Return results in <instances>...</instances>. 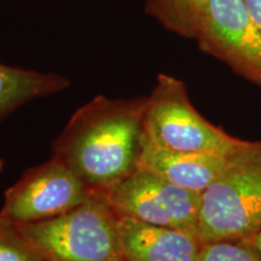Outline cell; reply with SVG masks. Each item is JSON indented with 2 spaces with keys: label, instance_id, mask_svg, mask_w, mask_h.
<instances>
[{
  "label": "cell",
  "instance_id": "9a60e30c",
  "mask_svg": "<svg viewBox=\"0 0 261 261\" xmlns=\"http://www.w3.org/2000/svg\"><path fill=\"white\" fill-rule=\"evenodd\" d=\"M242 241H244V242L249 244V246H252L254 249L257 250V252L260 253V255H261V231L255 234H253V236L243 238Z\"/></svg>",
  "mask_w": 261,
  "mask_h": 261
},
{
  "label": "cell",
  "instance_id": "8fae6325",
  "mask_svg": "<svg viewBox=\"0 0 261 261\" xmlns=\"http://www.w3.org/2000/svg\"><path fill=\"white\" fill-rule=\"evenodd\" d=\"M208 0H146V14L167 31L194 39Z\"/></svg>",
  "mask_w": 261,
  "mask_h": 261
},
{
  "label": "cell",
  "instance_id": "7a4b0ae2",
  "mask_svg": "<svg viewBox=\"0 0 261 261\" xmlns=\"http://www.w3.org/2000/svg\"><path fill=\"white\" fill-rule=\"evenodd\" d=\"M261 231V140H242L219 177L201 194V243L243 240Z\"/></svg>",
  "mask_w": 261,
  "mask_h": 261
},
{
  "label": "cell",
  "instance_id": "8992f818",
  "mask_svg": "<svg viewBox=\"0 0 261 261\" xmlns=\"http://www.w3.org/2000/svg\"><path fill=\"white\" fill-rule=\"evenodd\" d=\"M92 191L56 158L25 171L4 194L0 218L14 225L57 218L85 203Z\"/></svg>",
  "mask_w": 261,
  "mask_h": 261
},
{
  "label": "cell",
  "instance_id": "7c38bea8",
  "mask_svg": "<svg viewBox=\"0 0 261 261\" xmlns=\"http://www.w3.org/2000/svg\"><path fill=\"white\" fill-rule=\"evenodd\" d=\"M0 261H41L17 225L0 218Z\"/></svg>",
  "mask_w": 261,
  "mask_h": 261
},
{
  "label": "cell",
  "instance_id": "52a82bcc",
  "mask_svg": "<svg viewBox=\"0 0 261 261\" xmlns=\"http://www.w3.org/2000/svg\"><path fill=\"white\" fill-rule=\"evenodd\" d=\"M195 40L205 54L261 87V32L242 0H208Z\"/></svg>",
  "mask_w": 261,
  "mask_h": 261
},
{
  "label": "cell",
  "instance_id": "5bb4252c",
  "mask_svg": "<svg viewBox=\"0 0 261 261\" xmlns=\"http://www.w3.org/2000/svg\"><path fill=\"white\" fill-rule=\"evenodd\" d=\"M248 14L261 32V0H242Z\"/></svg>",
  "mask_w": 261,
  "mask_h": 261
},
{
  "label": "cell",
  "instance_id": "30bf717a",
  "mask_svg": "<svg viewBox=\"0 0 261 261\" xmlns=\"http://www.w3.org/2000/svg\"><path fill=\"white\" fill-rule=\"evenodd\" d=\"M69 85L64 75L0 63V121L31 100L60 93Z\"/></svg>",
  "mask_w": 261,
  "mask_h": 261
},
{
  "label": "cell",
  "instance_id": "5b68a950",
  "mask_svg": "<svg viewBox=\"0 0 261 261\" xmlns=\"http://www.w3.org/2000/svg\"><path fill=\"white\" fill-rule=\"evenodd\" d=\"M102 194L117 217L178 228L196 236L200 192L179 188L137 168Z\"/></svg>",
  "mask_w": 261,
  "mask_h": 261
},
{
  "label": "cell",
  "instance_id": "2e32d148",
  "mask_svg": "<svg viewBox=\"0 0 261 261\" xmlns=\"http://www.w3.org/2000/svg\"><path fill=\"white\" fill-rule=\"evenodd\" d=\"M3 168H4V161H3V160L0 159V173L3 172Z\"/></svg>",
  "mask_w": 261,
  "mask_h": 261
},
{
  "label": "cell",
  "instance_id": "6da1fadb",
  "mask_svg": "<svg viewBox=\"0 0 261 261\" xmlns=\"http://www.w3.org/2000/svg\"><path fill=\"white\" fill-rule=\"evenodd\" d=\"M145 106L146 97H94L71 115L52 145V156L91 190L104 192L137 169Z\"/></svg>",
  "mask_w": 261,
  "mask_h": 261
},
{
  "label": "cell",
  "instance_id": "4fadbf2b",
  "mask_svg": "<svg viewBox=\"0 0 261 261\" xmlns=\"http://www.w3.org/2000/svg\"><path fill=\"white\" fill-rule=\"evenodd\" d=\"M197 261H261V255L242 240L202 243Z\"/></svg>",
  "mask_w": 261,
  "mask_h": 261
},
{
  "label": "cell",
  "instance_id": "ba28073f",
  "mask_svg": "<svg viewBox=\"0 0 261 261\" xmlns=\"http://www.w3.org/2000/svg\"><path fill=\"white\" fill-rule=\"evenodd\" d=\"M227 156L163 149L152 144L144 135L137 168L179 188L202 194L223 172Z\"/></svg>",
  "mask_w": 261,
  "mask_h": 261
},
{
  "label": "cell",
  "instance_id": "3957f363",
  "mask_svg": "<svg viewBox=\"0 0 261 261\" xmlns=\"http://www.w3.org/2000/svg\"><path fill=\"white\" fill-rule=\"evenodd\" d=\"M117 219L102 192L52 219L17 225L41 261H126Z\"/></svg>",
  "mask_w": 261,
  "mask_h": 261
},
{
  "label": "cell",
  "instance_id": "277c9868",
  "mask_svg": "<svg viewBox=\"0 0 261 261\" xmlns=\"http://www.w3.org/2000/svg\"><path fill=\"white\" fill-rule=\"evenodd\" d=\"M144 135L160 148L226 156L242 139L227 135L196 110L185 84L168 74H159L146 97Z\"/></svg>",
  "mask_w": 261,
  "mask_h": 261
},
{
  "label": "cell",
  "instance_id": "9c48e42d",
  "mask_svg": "<svg viewBox=\"0 0 261 261\" xmlns=\"http://www.w3.org/2000/svg\"><path fill=\"white\" fill-rule=\"evenodd\" d=\"M119 241L126 261H197L201 241L178 228L119 217Z\"/></svg>",
  "mask_w": 261,
  "mask_h": 261
}]
</instances>
